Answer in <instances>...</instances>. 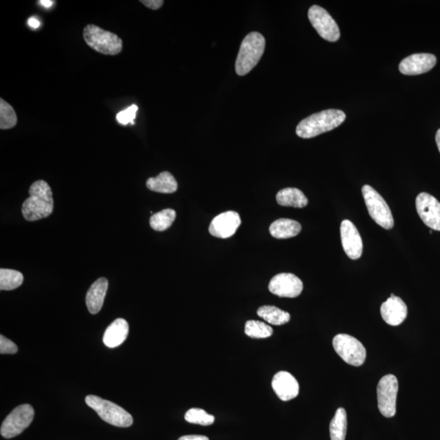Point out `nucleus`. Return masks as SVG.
<instances>
[{
    "instance_id": "33",
    "label": "nucleus",
    "mask_w": 440,
    "mask_h": 440,
    "mask_svg": "<svg viewBox=\"0 0 440 440\" xmlns=\"http://www.w3.org/2000/svg\"><path fill=\"white\" fill-rule=\"evenodd\" d=\"M178 440H209V439L204 435H185V437H182L179 438Z\"/></svg>"
},
{
    "instance_id": "1",
    "label": "nucleus",
    "mask_w": 440,
    "mask_h": 440,
    "mask_svg": "<svg viewBox=\"0 0 440 440\" xmlns=\"http://www.w3.org/2000/svg\"><path fill=\"white\" fill-rule=\"evenodd\" d=\"M30 197L22 204L21 212L27 221L33 222L51 215L54 208L52 191L48 183L37 181L29 190Z\"/></svg>"
},
{
    "instance_id": "20",
    "label": "nucleus",
    "mask_w": 440,
    "mask_h": 440,
    "mask_svg": "<svg viewBox=\"0 0 440 440\" xmlns=\"http://www.w3.org/2000/svg\"><path fill=\"white\" fill-rule=\"evenodd\" d=\"M301 229H302L301 224L295 220L279 219L271 224L269 231L277 239H288L299 235Z\"/></svg>"
},
{
    "instance_id": "21",
    "label": "nucleus",
    "mask_w": 440,
    "mask_h": 440,
    "mask_svg": "<svg viewBox=\"0 0 440 440\" xmlns=\"http://www.w3.org/2000/svg\"><path fill=\"white\" fill-rule=\"evenodd\" d=\"M146 186L150 190L160 194H173L177 190L178 183L172 174L163 172L158 177L148 179Z\"/></svg>"
},
{
    "instance_id": "7",
    "label": "nucleus",
    "mask_w": 440,
    "mask_h": 440,
    "mask_svg": "<svg viewBox=\"0 0 440 440\" xmlns=\"http://www.w3.org/2000/svg\"><path fill=\"white\" fill-rule=\"evenodd\" d=\"M333 346L336 353L348 365L358 367L365 363L366 350L360 341L354 337L338 334L334 337Z\"/></svg>"
},
{
    "instance_id": "10",
    "label": "nucleus",
    "mask_w": 440,
    "mask_h": 440,
    "mask_svg": "<svg viewBox=\"0 0 440 440\" xmlns=\"http://www.w3.org/2000/svg\"><path fill=\"white\" fill-rule=\"evenodd\" d=\"M308 19L319 35L327 41L336 42L340 39L339 26L325 8L312 6L308 10Z\"/></svg>"
},
{
    "instance_id": "23",
    "label": "nucleus",
    "mask_w": 440,
    "mask_h": 440,
    "mask_svg": "<svg viewBox=\"0 0 440 440\" xmlns=\"http://www.w3.org/2000/svg\"><path fill=\"white\" fill-rule=\"evenodd\" d=\"M258 316L273 326H282L288 323L290 315L288 312L282 311L275 306H263L257 312Z\"/></svg>"
},
{
    "instance_id": "8",
    "label": "nucleus",
    "mask_w": 440,
    "mask_h": 440,
    "mask_svg": "<svg viewBox=\"0 0 440 440\" xmlns=\"http://www.w3.org/2000/svg\"><path fill=\"white\" fill-rule=\"evenodd\" d=\"M34 416V410L32 406L21 405L17 407L3 421L0 433L6 439L17 437L32 423Z\"/></svg>"
},
{
    "instance_id": "13",
    "label": "nucleus",
    "mask_w": 440,
    "mask_h": 440,
    "mask_svg": "<svg viewBox=\"0 0 440 440\" xmlns=\"http://www.w3.org/2000/svg\"><path fill=\"white\" fill-rule=\"evenodd\" d=\"M340 232L345 253L353 260L360 259L363 252V242L354 223L350 220H343L341 223Z\"/></svg>"
},
{
    "instance_id": "15",
    "label": "nucleus",
    "mask_w": 440,
    "mask_h": 440,
    "mask_svg": "<svg viewBox=\"0 0 440 440\" xmlns=\"http://www.w3.org/2000/svg\"><path fill=\"white\" fill-rule=\"evenodd\" d=\"M241 223L239 214L235 212H223L213 219L210 224L209 232L215 237L226 239L235 234Z\"/></svg>"
},
{
    "instance_id": "29",
    "label": "nucleus",
    "mask_w": 440,
    "mask_h": 440,
    "mask_svg": "<svg viewBox=\"0 0 440 440\" xmlns=\"http://www.w3.org/2000/svg\"><path fill=\"white\" fill-rule=\"evenodd\" d=\"M185 419L188 423L201 426L212 425L214 421L213 415H210L201 408H197L188 410L186 414Z\"/></svg>"
},
{
    "instance_id": "36",
    "label": "nucleus",
    "mask_w": 440,
    "mask_h": 440,
    "mask_svg": "<svg viewBox=\"0 0 440 440\" xmlns=\"http://www.w3.org/2000/svg\"><path fill=\"white\" fill-rule=\"evenodd\" d=\"M435 141H437L438 149L440 152V129L438 130L437 136H435Z\"/></svg>"
},
{
    "instance_id": "35",
    "label": "nucleus",
    "mask_w": 440,
    "mask_h": 440,
    "mask_svg": "<svg viewBox=\"0 0 440 440\" xmlns=\"http://www.w3.org/2000/svg\"><path fill=\"white\" fill-rule=\"evenodd\" d=\"M38 3H41L45 8H50L55 2L51 1V0H40Z\"/></svg>"
},
{
    "instance_id": "19",
    "label": "nucleus",
    "mask_w": 440,
    "mask_h": 440,
    "mask_svg": "<svg viewBox=\"0 0 440 440\" xmlns=\"http://www.w3.org/2000/svg\"><path fill=\"white\" fill-rule=\"evenodd\" d=\"M128 333V321L122 318L117 319L107 328L104 336H103V343L110 348L119 347L127 339Z\"/></svg>"
},
{
    "instance_id": "11",
    "label": "nucleus",
    "mask_w": 440,
    "mask_h": 440,
    "mask_svg": "<svg viewBox=\"0 0 440 440\" xmlns=\"http://www.w3.org/2000/svg\"><path fill=\"white\" fill-rule=\"evenodd\" d=\"M268 289L281 298H296L302 293L303 284L294 274L280 273L272 278Z\"/></svg>"
},
{
    "instance_id": "26",
    "label": "nucleus",
    "mask_w": 440,
    "mask_h": 440,
    "mask_svg": "<svg viewBox=\"0 0 440 440\" xmlns=\"http://www.w3.org/2000/svg\"><path fill=\"white\" fill-rule=\"evenodd\" d=\"M24 277L20 272L12 269H0V290H12L23 283Z\"/></svg>"
},
{
    "instance_id": "18",
    "label": "nucleus",
    "mask_w": 440,
    "mask_h": 440,
    "mask_svg": "<svg viewBox=\"0 0 440 440\" xmlns=\"http://www.w3.org/2000/svg\"><path fill=\"white\" fill-rule=\"evenodd\" d=\"M109 282L105 277L99 278L88 291L86 304L90 313L97 314L101 311L107 293Z\"/></svg>"
},
{
    "instance_id": "14",
    "label": "nucleus",
    "mask_w": 440,
    "mask_h": 440,
    "mask_svg": "<svg viewBox=\"0 0 440 440\" xmlns=\"http://www.w3.org/2000/svg\"><path fill=\"white\" fill-rule=\"evenodd\" d=\"M437 62V57L433 54H412L399 63V70L405 75H419L432 70Z\"/></svg>"
},
{
    "instance_id": "16",
    "label": "nucleus",
    "mask_w": 440,
    "mask_h": 440,
    "mask_svg": "<svg viewBox=\"0 0 440 440\" xmlns=\"http://www.w3.org/2000/svg\"><path fill=\"white\" fill-rule=\"evenodd\" d=\"M272 387L277 396L283 401H289L298 397L299 384L294 377L286 371L278 372L273 377Z\"/></svg>"
},
{
    "instance_id": "24",
    "label": "nucleus",
    "mask_w": 440,
    "mask_h": 440,
    "mask_svg": "<svg viewBox=\"0 0 440 440\" xmlns=\"http://www.w3.org/2000/svg\"><path fill=\"white\" fill-rule=\"evenodd\" d=\"M348 417L347 412L343 408L336 411L334 419L330 426L331 440H345L347 434Z\"/></svg>"
},
{
    "instance_id": "2",
    "label": "nucleus",
    "mask_w": 440,
    "mask_h": 440,
    "mask_svg": "<svg viewBox=\"0 0 440 440\" xmlns=\"http://www.w3.org/2000/svg\"><path fill=\"white\" fill-rule=\"evenodd\" d=\"M347 116L342 110H327L312 114L301 121L296 134L301 138L309 139L332 131L342 124Z\"/></svg>"
},
{
    "instance_id": "5",
    "label": "nucleus",
    "mask_w": 440,
    "mask_h": 440,
    "mask_svg": "<svg viewBox=\"0 0 440 440\" xmlns=\"http://www.w3.org/2000/svg\"><path fill=\"white\" fill-rule=\"evenodd\" d=\"M103 421L118 428H129L133 423L132 416L116 403L97 396H88L85 399Z\"/></svg>"
},
{
    "instance_id": "25",
    "label": "nucleus",
    "mask_w": 440,
    "mask_h": 440,
    "mask_svg": "<svg viewBox=\"0 0 440 440\" xmlns=\"http://www.w3.org/2000/svg\"><path fill=\"white\" fill-rule=\"evenodd\" d=\"M176 217L177 213L174 210L165 209L161 212L152 214L150 224L154 230L163 232L172 226Z\"/></svg>"
},
{
    "instance_id": "9",
    "label": "nucleus",
    "mask_w": 440,
    "mask_h": 440,
    "mask_svg": "<svg viewBox=\"0 0 440 440\" xmlns=\"http://www.w3.org/2000/svg\"><path fill=\"white\" fill-rule=\"evenodd\" d=\"M399 384L396 376L383 377L377 388L379 411L386 417H392L397 412V399Z\"/></svg>"
},
{
    "instance_id": "12",
    "label": "nucleus",
    "mask_w": 440,
    "mask_h": 440,
    "mask_svg": "<svg viewBox=\"0 0 440 440\" xmlns=\"http://www.w3.org/2000/svg\"><path fill=\"white\" fill-rule=\"evenodd\" d=\"M416 208L426 226L440 231V203L434 197L421 192L416 199Z\"/></svg>"
},
{
    "instance_id": "17",
    "label": "nucleus",
    "mask_w": 440,
    "mask_h": 440,
    "mask_svg": "<svg viewBox=\"0 0 440 440\" xmlns=\"http://www.w3.org/2000/svg\"><path fill=\"white\" fill-rule=\"evenodd\" d=\"M381 315L387 324L397 326L405 321L408 315V308L401 298L392 294L381 304Z\"/></svg>"
},
{
    "instance_id": "34",
    "label": "nucleus",
    "mask_w": 440,
    "mask_h": 440,
    "mask_svg": "<svg viewBox=\"0 0 440 440\" xmlns=\"http://www.w3.org/2000/svg\"><path fill=\"white\" fill-rule=\"evenodd\" d=\"M39 25H40L39 21L37 19H36V18L34 17L30 18L29 26L30 27H32L33 29H37Z\"/></svg>"
},
{
    "instance_id": "32",
    "label": "nucleus",
    "mask_w": 440,
    "mask_h": 440,
    "mask_svg": "<svg viewBox=\"0 0 440 440\" xmlns=\"http://www.w3.org/2000/svg\"><path fill=\"white\" fill-rule=\"evenodd\" d=\"M141 3L152 10H158L164 4L163 0H141Z\"/></svg>"
},
{
    "instance_id": "31",
    "label": "nucleus",
    "mask_w": 440,
    "mask_h": 440,
    "mask_svg": "<svg viewBox=\"0 0 440 440\" xmlns=\"http://www.w3.org/2000/svg\"><path fill=\"white\" fill-rule=\"evenodd\" d=\"M18 351L17 345L3 335L0 336V353L16 354Z\"/></svg>"
},
{
    "instance_id": "28",
    "label": "nucleus",
    "mask_w": 440,
    "mask_h": 440,
    "mask_svg": "<svg viewBox=\"0 0 440 440\" xmlns=\"http://www.w3.org/2000/svg\"><path fill=\"white\" fill-rule=\"evenodd\" d=\"M17 124V116L11 105L0 99V129L9 130L15 128Z\"/></svg>"
},
{
    "instance_id": "3",
    "label": "nucleus",
    "mask_w": 440,
    "mask_h": 440,
    "mask_svg": "<svg viewBox=\"0 0 440 440\" xmlns=\"http://www.w3.org/2000/svg\"><path fill=\"white\" fill-rule=\"evenodd\" d=\"M266 41L259 32L247 34L241 42L236 60V73L239 76L249 74L257 66L265 50Z\"/></svg>"
},
{
    "instance_id": "30",
    "label": "nucleus",
    "mask_w": 440,
    "mask_h": 440,
    "mask_svg": "<svg viewBox=\"0 0 440 440\" xmlns=\"http://www.w3.org/2000/svg\"><path fill=\"white\" fill-rule=\"evenodd\" d=\"M137 111L138 106L132 105L128 108V109L119 112L116 117L117 121L122 125H128L129 123L134 124V119H136Z\"/></svg>"
},
{
    "instance_id": "4",
    "label": "nucleus",
    "mask_w": 440,
    "mask_h": 440,
    "mask_svg": "<svg viewBox=\"0 0 440 440\" xmlns=\"http://www.w3.org/2000/svg\"><path fill=\"white\" fill-rule=\"evenodd\" d=\"M83 39L88 46L97 52L116 56L123 51V40L118 35L89 24L83 29Z\"/></svg>"
},
{
    "instance_id": "6",
    "label": "nucleus",
    "mask_w": 440,
    "mask_h": 440,
    "mask_svg": "<svg viewBox=\"0 0 440 440\" xmlns=\"http://www.w3.org/2000/svg\"><path fill=\"white\" fill-rule=\"evenodd\" d=\"M362 194L371 218L381 228L392 229L394 219L383 197L370 186H363Z\"/></svg>"
},
{
    "instance_id": "22",
    "label": "nucleus",
    "mask_w": 440,
    "mask_h": 440,
    "mask_svg": "<svg viewBox=\"0 0 440 440\" xmlns=\"http://www.w3.org/2000/svg\"><path fill=\"white\" fill-rule=\"evenodd\" d=\"M277 201L280 206L294 208H303L308 203L307 197L295 188H286L278 192Z\"/></svg>"
},
{
    "instance_id": "27",
    "label": "nucleus",
    "mask_w": 440,
    "mask_h": 440,
    "mask_svg": "<svg viewBox=\"0 0 440 440\" xmlns=\"http://www.w3.org/2000/svg\"><path fill=\"white\" fill-rule=\"evenodd\" d=\"M245 334L252 339H267L273 334L272 328L258 321H248L246 323Z\"/></svg>"
}]
</instances>
